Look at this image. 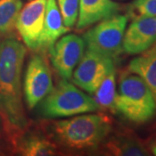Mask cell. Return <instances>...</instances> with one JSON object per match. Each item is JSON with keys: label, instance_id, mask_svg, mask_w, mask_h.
Returning <instances> with one entry per match:
<instances>
[{"label": "cell", "instance_id": "obj_1", "mask_svg": "<svg viewBox=\"0 0 156 156\" xmlns=\"http://www.w3.org/2000/svg\"><path fill=\"white\" fill-rule=\"evenodd\" d=\"M26 48L13 37L0 42V116L7 130L23 133L28 121L23 104L22 73Z\"/></svg>", "mask_w": 156, "mask_h": 156}, {"label": "cell", "instance_id": "obj_2", "mask_svg": "<svg viewBox=\"0 0 156 156\" xmlns=\"http://www.w3.org/2000/svg\"><path fill=\"white\" fill-rule=\"evenodd\" d=\"M51 131L62 147L72 150H89L104 141L111 131V122L101 114L83 115L53 122Z\"/></svg>", "mask_w": 156, "mask_h": 156}, {"label": "cell", "instance_id": "obj_3", "mask_svg": "<svg viewBox=\"0 0 156 156\" xmlns=\"http://www.w3.org/2000/svg\"><path fill=\"white\" fill-rule=\"evenodd\" d=\"M114 109L132 122L144 123L155 115L156 99L144 80L128 71L119 79Z\"/></svg>", "mask_w": 156, "mask_h": 156}, {"label": "cell", "instance_id": "obj_4", "mask_svg": "<svg viewBox=\"0 0 156 156\" xmlns=\"http://www.w3.org/2000/svg\"><path fill=\"white\" fill-rule=\"evenodd\" d=\"M100 107L95 98L62 79L39 102V113L44 118L55 119L70 117L98 110Z\"/></svg>", "mask_w": 156, "mask_h": 156}, {"label": "cell", "instance_id": "obj_5", "mask_svg": "<svg viewBox=\"0 0 156 156\" xmlns=\"http://www.w3.org/2000/svg\"><path fill=\"white\" fill-rule=\"evenodd\" d=\"M128 17L115 14L97 23L84 33L85 46L89 50L115 59L123 51L122 40Z\"/></svg>", "mask_w": 156, "mask_h": 156}, {"label": "cell", "instance_id": "obj_6", "mask_svg": "<svg viewBox=\"0 0 156 156\" xmlns=\"http://www.w3.org/2000/svg\"><path fill=\"white\" fill-rule=\"evenodd\" d=\"M114 69H115L114 59L87 50L74 69L71 78L74 84L92 95Z\"/></svg>", "mask_w": 156, "mask_h": 156}, {"label": "cell", "instance_id": "obj_7", "mask_svg": "<svg viewBox=\"0 0 156 156\" xmlns=\"http://www.w3.org/2000/svg\"><path fill=\"white\" fill-rule=\"evenodd\" d=\"M53 89L50 67L43 56H33L28 62L23 90L29 109L37 106Z\"/></svg>", "mask_w": 156, "mask_h": 156}, {"label": "cell", "instance_id": "obj_8", "mask_svg": "<svg viewBox=\"0 0 156 156\" xmlns=\"http://www.w3.org/2000/svg\"><path fill=\"white\" fill-rule=\"evenodd\" d=\"M85 50L83 39L76 34L62 37L50 50V60L56 73L62 79H71L73 71Z\"/></svg>", "mask_w": 156, "mask_h": 156}, {"label": "cell", "instance_id": "obj_9", "mask_svg": "<svg viewBox=\"0 0 156 156\" xmlns=\"http://www.w3.org/2000/svg\"><path fill=\"white\" fill-rule=\"evenodd\" d=\"M47 0H30L19 11L16 29L29 49L38 50L44 24Z\"/></svg>", "mask_w": 156, "mask_h": 156}, {"label": "cell", "instance_id": "obj_10", "mask_svg": "<svg viewBox=\"0 0 156 156\" xmlns=\"http://www.w3.org/2000/svg\"><path fill=\"white\" fill-rule=\"evenodd\" d=\"M156 43V17L132 20L125 30L122 50L128 55H139Z\"/></svg>", "mask_w": 156, "mask_h": 156}, {"label": "cell", "instance_id": "obj_11", "mask_svg": "<svg viewBox=\"0 0 156 156\" xmlns=\"http://www.w3.org/2000/svg\"><path fill=\"white\" fill-rule=\"evenodd\" d=\"M121 5L113 0H80L77 30H83L103 19L118 14Z\"/></svg>", "mask_w": 156, "mask_h": 156}, {"label": "cell", "instance_id": "obj_12", "mask_svg": "<svg viewBox=\"0 0 156 156\" xmlns=\"http://www.w3.org/2000/svg\"><path fill=\"white\" fill-rule=\"evenodd\" d=\"M62 17L56 0H47L44 24L39 42L38 50H50L56 41L69 31Z\"/></svg>", "mask_w": 156, "mask_h": 156}, {"label": "cell", "instance_id": "obj_13", "mask_svg": "<svg viewBox=\"0 0 156 156\" xmlns=\"http://www.w3.org/2000/svg\"><path fill=\"white\" fill-rule=\"evenodd\" d=\"M16 152L23 156H50L56 154V146L37 134H24L15 140Z\"/></svg>", "mask_w": 156, "mask_h": 156}, {"label": "cell", "instance_id": "obj_14", "mask_svg": "<svg viewBox=\"0 0 156 156\" xmlns=\"http://www.w3.org/2000/svg\"><path fill=\"white\" fill-rule=\"evenodd\" d=\"M128 71L142 78L156 99V48L134 58L128 65Z\"/></svg>", "mask_w": 156, "mask_h": 156}, {"label": "cell", "instance_id": "obj_15", "mask_svg": "<svg viewBox=\"0 0 156 156\" xmlns=\"http://www.w3.org/2000/svg\"><path fill=\"white\" fill-rule=\"evenodd\" d=\"M107 149L113 155H148V151L143 143L135 137L128 135H120L112 138L107 144Z\"/></svg>", "mask_w": 156, "mask_h": 156}, {"label": "cell", "instance_id": "obj_16", "mask_svg": "<svg viewBox=\"0 0 156 156\" xmlns=\"http://www.w3.org/2000/svg\"><path fill=\"white\" fill-rule=\"evenodd\" d=\"M22 0H0V37L11 33L22 9Z\"/></svg>", "mask_w": 156, "mask_h": 156}, {"label": "cell", "instance_id": "obj_17", "mask_svg": "<svg viewBox=\"0 0 156 156\" xmlns=\"http://www.w3.org/2000/svg\"><path fill=\"white\" fill-rule=\"evenodd\" d=\"M116 74L115 69L112 70L106 77L103 79L98 89L95 92V100L99 107L104 108L114 109L115 98L116 95Z\"/></svg>", "mask_w": 156, "mask_h": 156}, {"label": "cell", "instance_id": "obj_18", "mask_svg": "<svg viewBox=\"0 0 156 156\" xmlns=\"http://www.w3.org/2000/svg\"><path fill=\"white\" fill-rule=\"evenodd\" d=\"M128 18L156 17V0H134L128 7Z\"/></svg>", "mask_w": 156, "mask_h": 156}, {"label": "cell", "instance_id": "obj_19", "mask_svg": "<svg viewBox=\"0 0 156 156\" xmlns=\"http://www.w3.org/2000/svg\"><path fill=\"white\" fill-rule=\"evenodd\" d=\"M64 24L72 28L76 24L78 17L80 0H57Z\"/></svg>", "mask_w": 156, "mask_h": 156}, {"label": "cell", "instance_id": "obj_20", "mask_svg": "<svg viewBox=\"0 0 156 156\" xmlns=\"http://www.w3.org/2000/svg\"><path fill=\"white\" fill-rule=\"evenodd\" d=\"M151 151H152V153H153L154 155H156V142L152 145V147H151Z\"/></svg>", "mask_w": 156, "mask_h": 156}, {"label": "cell", "instance_id": "obj_21", "mask_svg": "<svg viewBox=\"0 0 156 156\" xmlns=\"http://www.w3.org/2000/svg\"><path fill=\"white\" fill-rule=\"evenodd\" d=\"M156 44V43H155V44Z\"/></svg>", "mask_w": 156, "mask_h": 156}]
</instances>
